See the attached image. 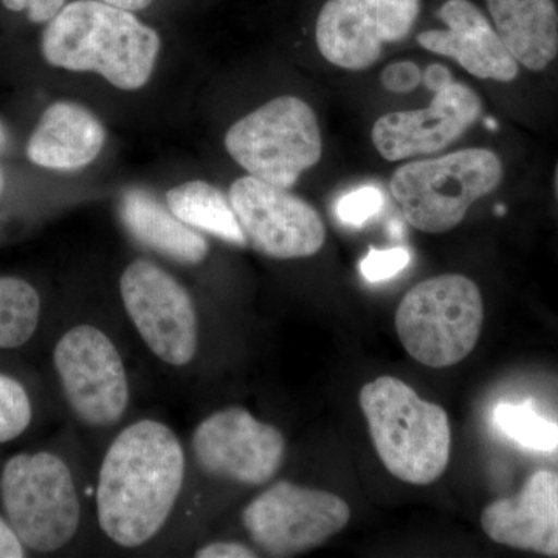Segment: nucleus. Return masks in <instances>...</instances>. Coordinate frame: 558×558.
I'll use <instances>...</instances> for the list:
<instances>
[{
  "label": "nucleus",
  "instance_id": "f257e3e1",
  "mask_svg": "<svg viewBox=\"0 0 558 558\" xmlns=\"http://www.w3.org/2000/svg\"><path fill=\"white\" fill-rule=\"evenodd\" d=\"M185 480L182 442L161 422H135L113 439L98 476L102 532L121 548H138L170 519Z\"/></svg>",
  "mask_w": 558,
  "mask_h": 558
},
{
  "label": "nucleus",
  "instance_id": "f03ea898",
  "mask_svg": "<svg viewBox=\"0 0 558 558\" xmlns=\"http://www.w3.org/2000/svg\"><path fill=\"white\" fill-rule=\"evenodd\" d=\"M160 38L132 11L101 0H76L49 21L43 54L54 68L100 73L121 90L148 83Z\"/></svg>",
  "mask_w": 558,
  "mask_h": 558
},
{
  "label": "nucleus",
  "instance_id": "7ed1b4c3",
  "mask_svg": "<svg viewBox=\"0 0 558 558\" xmlns=\"http://www.w3.org/2000/svg\"><path fill=\"white\" fill-rule=\"evenodd\" d=\"M359 399L381 464L395 478L428 486L446 473L451 428L442 407L391 376L363 385Z\"/></svg>",
  "mask_w": 558,
  "mask_h": 558
},
{
  "label": "nucleus",
  "instance_id": "20e7f679",
  "mask_svg": "<svg viewBox=\"0 0 558 558\" xmlns=\"http://www.w3.org/2000/svg\"><path fill=\"white\" fill-rule=\"evenodd\" d=\"M506 165L498 153L469 148L414 160L392 172L389 190L411 227L428 234L457 229L476 201L501 189Z\"/></svg>",
  "mask_w": 558,
  "mask_h": 558
},
{
  "label": "nucleus",
  "instance_id": "39448f33",
  "mask_svg": "<svg viewBox=\"0 0 558 558\" xmlns=\"http://www.w3.org/2000/svg\"><path fill=\"white\" fill-rule=\"evenodd\" d=\"M396 330L410 357L428 368H449L472 354L484 323L483 295L473 279L439 275L407 292Z\"/></svg>",
  "mask_w": 558,
  "mask_h": 558
},
{
  "label": "nucleus",
  "instance_id": "423d86ee",
  "mask_svg": "<svg viewBox=\"0 0 558 558\" xmlns=\"http://www.w3.org/2000/svg\"><path fill=\"white\" fill-rule=\"evenodd\" d=\"M226 148L253 178L289 190L322 159V132L311 106L286 95L236 121Z\"/></svg>",
  "mask_w": 558,
  "mask_h": 558
},
{
  "label": "nucleus",
  "instance_id": "0eeeda50",
  "mask_svg": "<svg viewBox=\"0 0 558 558\" xmlns=\"http://www.w3.org/2000/svg\"><path fill=\"white\" fill-rule=\"evenodd\" d=\"M0 497L11 527L38 553L64 548L78 531L81 508L72 473L54 454H16L0 478Z\"/></svg>",
  "mask_w": 558,
  "mask_h": 558
},
{
  "label": "nucleus",
  "instance_id": "6e6552de",
  "mask_svg": "<svg viewBox=\"0 0 558 558\" xmlns=\"http://www.w3.org/2000/svg\"><path fill=\"white\" fill-rule=\"evenodd\" d=\"M351 520V508L339 495L279 481L253 499L242 521L250 537L267 556L290 557L318 548Z\"/></svg>",
  "mask_w": 558,
  "mask_h": 558
},
{
  "label": "nucleus",
  "instance_id": "1a4fd4ad",
  "mask_svg": "<svg viewBox=\"0 0 558 558\" xmlns=\"http://www.w3.org/2000/svg\"><path fill=\"white\" fill-rule=\"evenodd\" d=\"M54 368L70 409L90 427H112L130 403V384L119 349L101 329H70L54 348Z\"/></svg>",
  "mask_w": 558,
  "mask_h": 558
},
{
  "label": "nucleus",
  "instance_id": "9d476101",
  "mask_svg": "<svg viewBox=\"0 0 558 558\" xmlns=\"http://www.w3.org/2000/svg\"><path fill=\"white\" fill-rule=\"evenodd\" d=\"M124 310L150 351L172 366L189 365L197 351L199 322L186 289L168 271L137 259L120 279Z\"/></svg>",
  "mask_w": 558,
  "mask_h": 558
},
{
  "label": "nucleus",
  "instance_id": "9b49d317",
  "mask_svg": "<svg viewBox=\"0 0 558 558\" xmlns=\"http://www.w3.org/2000/svg\"><path fill=\"white\" fill-rule=\"evenodd\" d=\"M230 202L247 242L274 259H303L317 255L326 241V227L306 201L247 175L230 189Z\"/></svg>",
  "mask_w": 558,
  "mask_h": 558
},
{
  "label": "nucleus",
  "instance_id": "f8f14e48",
  "mask_svg": "<svg viewBox=\"0 0 558 558\" xmlns=\"http://www.w3.org/2000/svg\"><path fill=\"white\" fill-rule=\"evenodd\" d=\"M418 13L421 0H328L315 31L319 53L340 69H369L385 44L409 36Z\"/></svg>",
  "mask_w": 558,
  "mask_h": 558
},
{
  "label": "nucleus",
  "instance_id": "ddd939ff",
  "mask_svg": "<svg viewBox=\"0 0 558 558\" xmlns=\"http://www.w3.org/2000/svg\"><path fill=\"white\" fill-rule=\"evenodd\" d=\"M197 464L208 475L242 486H263L281 469L286 439L241 407L204 418L191 439Z\"/></svg>",
  "mask_w": 558,
  "mask_h": 558
},
{
  "label": "nucleus",
  "instance_id": "4468645a",
  "mask_svg": "<svg viewBox=\"0 0 558 558\" xmlns=\"http://www.w3.org/2000/svg\"><path fill=\"white\" fill-rule=\"evenodd\" d=\"M481 116L480 95L465 84L453 83L435 94L428 108L380 117L371 137L385 160L414 159L449 148Z\"/></svg>",
  "mask_w": 558,
  "mask_h": 558
},
{
  "label": "nucleus",
  "instance_id": "2eb2a0df",
  "mask_svg": "<svg viewBox=\"0 0 558 558\" xmlns=\"http://www.w3.org/2000/svg\"><path fill=\"white\" fill-rule=\"evenodd\" d=\"M438 17L446 24V31H427L417 36L418 46L425 50L449 57L475 78L501 86H512L527 73L475 3L447 0Z\"/></svg>",
  "mask_w": 558,
  "mask_h": 558
},
{
  "label": "nucleus",
  "instance_id": "dca6fc26",
  "mask_svg": "<svg viewBox=\"0 0 558 558\" xmlns=\"http://www.w3.org/2000/svg\"><path fill=\"white\" fill-rule=\"evenodd\" d=\"M481 526L498 545L558 557V473L538 470L519 495L490 502Z\"/></svg>",
  "mask_w": 558,
  "mask_h": 558
},
{
  "label": "nucleus",
  "instance_id": "f3484780",
  "mask_svg": "<svg viewBox=\"0 0 558 558\" xmlns=\"http://www.w3.org/2000/svg\"><path fill=\"white\" fill-rule=\"evenodd\" d=\"M105 140L101 121L89 110L73 102H54L33 131L27 156L47 170H80L97 159Z\"/></svg>",
  "mask_w": 558,
  "mask_h": 558
},
{
  "label": "nucleus",
  "instance_id": "a211bd4d",
  "mask_svg": "<svg viewBox=\"0 0 558 558\" xmlns=\"http://www.w3.org/2000/svg\"><path fill=\"white\" fill-rule=\"evenodd\" d=\"M492 24L529 75L558 68L556 0H486Z\"/></svg>",
  "mask_w": 558,
  "mask_h": 558
},
{
  "label": "nucleus",
  "instance_id": "6ab92c4d",
  "mask_svg": "<svg viewBox=\"0 0 558 558\" xmlns=\"http://www.w3.org/2000/svg\"><path fill=\"white\" fill-rule=\"evenodd\" d=\"M120 213L132 236L160 255L191 266L207 258L205 238L146 191H128L121 201Z\"/></svg>",
  "mask_w": 558,
  "mask_h": 558
},
{
  "label": "nucleus",
  "instance_id": "aec40b11",
  "mask_svg": "<svg viewBox=\"0 0 558 558\" xmlns=\"http://www.w3.org/2000/svg\"><path fill=\"white\" fill-rule=\"evenodd\" d=\"M168 208L191 229L207 231L238 247L248 244L230 199L204 180L182 183L167 193Z\"/></svg>",
  "mask_w": 558,
  "mask_h": 558
},
{
  "label": "nucleus",
  "instance_id": "412c9836",
  "mask_svg": "<svg viewBox=\"0 0 558 558\" xmlns=\"http://www.w3.org/2000/svg\"><path fill=\"white\" fill-rule=\"evenodd\" d=\"M38 292L20 278H0V349H16L27 343L38 328Z\"/></svg>",
  "mask_w": 558,
  "mask_h": 558
},
{
  "label": "nucleus",
  "instance_id": "4be33fe9",
  "mask_svg": "<svg viewBox=\"0 0 558 558\" xmlns=\"http://www.w3.org/2000/svg\"><path fill=\"white\" fill-rule=\"evenodd\" d=\"M499 432L532 451L558 449V425L534 410L531 403H499L494 411Z\"/></svg>",
  "mask_w": 558,
  "mask_h": 558
},
{
  "label": "nucleus",
  "instance_id": "5701e85b",
  "mask_svg": "<svg viewBox=\"0 0 558 558\" xmlns=\"http://www.w3.org/2000/svg\"><path fill=\"white\" fill-rule=\"evenodd\" d=\"M32 422V403L20 381L0 374V444L16 439Z\"/></svg>",
  "mask_w": 558,
  "mask_h": 558
},
{
  "label": "nucleus",
  "instance_id": "b1692460",
  "mask_svg": "<svg viewBox=\"0 0 558 558\" xmlns=\"http://www.w3.org/2000/svg\"><path fill=\"white\" fill-rule=\"evenodd\" d=\"M384 208V194L376 186H362L344 194L337 204V218L351 227H362Z\"/></svg>",
  "mask_w": 558,
  "mask_h": 558
},
{
  "label": "nucleus",
  "instance_id": "393cba45",
  "mask_svg": "<svg viewBox=\"0 0 558 558\" xmlns=\"http://www.w3.org/2000/svg\"><path fill=\"white\" fill-rule=\"evenodd\" d=\"M411 260V253L403 247L387 250L371 248L368 255L360 263L363 278L369 282L388 281L400 271L407 269Z\"/></svg>",
  "mask_w": 558,
  "mask_h": 558
},
{
  "label": "nucleus",
  "instance_id": "a878e982",
  "mask_svg": "<svg viewBox=\"0 0 558 558\" xmlns=\"http://www.w3.org/2000/svg\"><path fill=\"white\" fill-rule=\"evenodd\" d=\"M421 83V69L411 61L392 62L381 72V84L385 89L395 94H407L416 89Z\"/></svg>",
  "mask_w": 558,
  "mask_h": 558
},
{
  "label": "nucleus",
  "instance_id": "bb28decb",
  "mask_svg": "<svg viewBox=\"0 0 558 558\" xmlns=\"http://www.w3.org/2000/svg\"><path fill=\"white\" fill-rule=\"evenodd\" d=\"M65 0H2L3 7L11 11L27 10L28 20L35 24L49 22L64 7Z\"/></svg>",
  "mask_w": 558,
  "mask_h": 558
},
{
  "label": "nucleus",
  "instance_id": "cd10ccee",
  "mask_svg": "<svg viewBox=\"0 0 558 558\" xmlns=\"http://www.w3.org/2000/svg\"><path fill=\"white\" fill-rule=\"evenodd\" d=\"M199 558H255L258 554L236 542L209 543L196 553Z\"/></svg>",
  "mask_w": 558,
  "mask_h": 558
},
{
  "label": "nucleus",
  "instance_id": "c85d7f7f",
  "mask_svg": "<svg viewBox=\"0 0 558 558\" xmlns=\"http://www.w3.org/2000/svg\"><path fill=\"white\" fill-rule=\"evenodd\" d=\"M22 557H25L24 543L17 537L11 524L0 519V558Z\"/></svg>",
  "mask_w": 558,
  "mask_h": 558
},
{
  "label": "nucleus",
  "instance_id": "c756f323",
  "mask_svg": "<svg viewBox=\"0 0 558 558\" xmlns=\"http://www.w3.org/2000/svg\"><path fill=\"white\" fill-rule=\"evenodd\" d=\"M422 81L433 94H438V92L447 89L454 83L449 68L444 64L428 65L425 72L422 73Z\"/></svg>",
  "mask_w": 558,
  "mask_h": 558
},
{
  "label": "nucleus",
  "instance_id": "7c9ffc66",
  "mask_svg": "<svg viewBox=\"0 0 558 558\" xmlns=\"http://www.w3.org/2000/svg\"><path fill=\"white\" fill-rule=\"evenodd\" d=\"M101 2L109 3V5L119 7L126 11H140L148 9L153 0H101Z\"/></svg>",
  "mask_w": 558,
  "mask_h": 558
},
{
  "label": "nucleus",
  "instance_id": "2f4dec72",
  "mask_svg": "<svg viewBox=\"0 0 558 558\" xmlns=\"http://www.w3.org/2000/svg\"><path fill=\"white\" fill-rule=\"evenodd\" d=\"M553 189H554V196H556V201H557V205H558V160L556 163V168H554Z\"/></svg>",
  "mask_w": 558,
  "mask_h": 558
},
{
  "label": "nucleus",
  "instance_id": "473e14b6",
  "mask_svg": "<svg viewBox=\"0 0 558 558\" xmlns=\"http://www.w3.org/2000/svg\"><path fill=\"white\" fill-rule=\"evenodd\" d=\"M0 140H2V130H0Z\"/></svg>",
  "mask_w": 558,
  "mask_h": 558
}]
</instances>
